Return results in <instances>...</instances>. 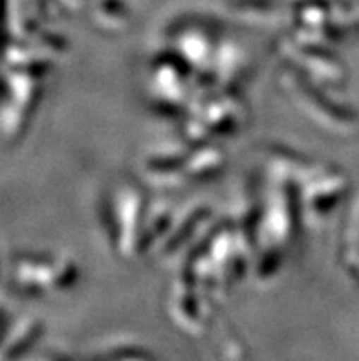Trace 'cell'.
I'll return each instance as SVG.
<instances>
[{
	"instance_id": "cell-1",
	"label": "cell",
	"mask_w": 359,
	"mask_h": 361,
	"mask_svg": "<svg viewBox=\"0 0 359 361\" xmlns=\"http://www.w3.org/2000/svg\"><path fill=\"white\" fill-rule=\"evenodd\" d=\"M125 361H145V360H136V357H128V360H125Z\"/></svg>"
}]
</instances>
